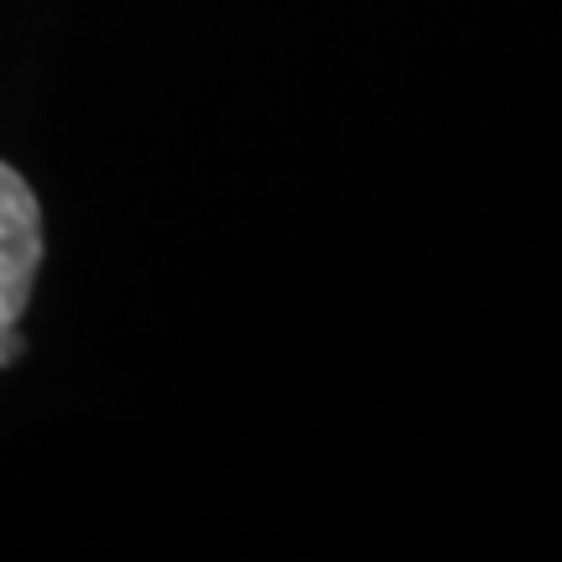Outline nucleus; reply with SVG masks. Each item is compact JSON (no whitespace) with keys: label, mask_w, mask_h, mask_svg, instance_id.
Returning <instances> with one entry per match:
<instances>
[{"label":"nucleus","mask_w":562,"mask_h":562,"mask_svg":"<svg viewBox=\"0 0 562 562\" xmlns=\"http://www.w3.org/2000/svg\"><path fill=\"white\" fill-rule=\"evenodd\" d=\"M42 266V209L21 172L0 161V364L21 355L16 323L32 302V281Z\"/></svg>","instance_id":"1"}]
</instances>
